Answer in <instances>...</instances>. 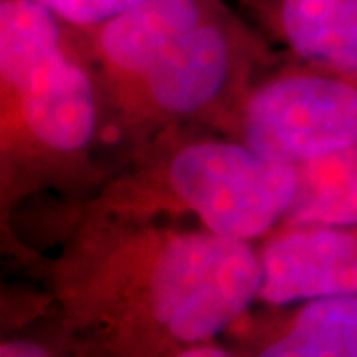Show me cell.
<instances>
[{
	"label": "cell",
	"mask_w": 357,
	"mask_h": 357,
	"mask_svg": "<svg viewBox=\"0 0 357 357\" xmlns=\"http://www.w3.org/2000/svg\"><path fill=\"white\" fill-rule=\"evenodd\" d=\"M298 167L258 155L203 128H171L126 153L76 218L192 217L225 238L258 244L280 227L298 191Z\"/></svg>",
	"instance_id": "cell-3"
},
{
	"label": "cell",
	"mask_w": 357,
	"mask_h": 357,
	"mask_svg": "<svg viewBox=\"0 0 357 357\" xmlns=\"http://www.w3.org/2000/svg\"><path fill=\"white\" fill-rule=\"evenodd\" d=\"M266 2H270V0H241V4H243L244 8H248L252 14L258 13Z\"/></svg>",
	"instance_id": "cell-12"
},
{
	"label": "cell",
	"mask_w": 357,
	"mask_h": 357,
	"mask_svg": "<svg viewBox=\"0 0 357 357\" xmlns=\"http://www.w3.org/2000/svg\"><path fill=\"white\" fill-rule=\"evenodd\" d=\"M258 252L262 306L357 296V227L280 225L258 243Z\"/></svg>",
	"instance_id": "cell-6"
},
{
	"label": "cell",
	"mask_w": 357,
	"mask_h": 357,
	"mask_svg": "<svg viewBox=\"0 0 357 357\" xmlns=\"http://www.w3.org/2000/svg\"><path fill=\"white\" fill-rule=\"evenodd\" d=\"M79 32L93 30L128 13L143 0H32Z\"/></svg>",
	"instance_id": "cell-10"
},
{
	"label": "cell",
	"mask_w": 357,
	"mask_h": 357,
	"mask_svg": "<svg viewBox=\"0 0 357 357\" xmlns=\"http://www.w3.org/2000/svg\"><path fill=\"white\" fill-rule=\"evenodd\" d=\"M252 16L290 62L357 82V0H270Z\"/></svg>",
	"instance_id": "cell-8"
},
{
	"label": "cell",
	"mask_w": 357,
	"mask_h": 357,
	"mask_svg": "<svg viewBox=\"0 0 357 357\" xmlns=\"http://www.w3.org/2000/svg\"><path fill=\"white\" fill-rule=\"evenodd\" d=\"M278 64L280 56L262 30L227 0H203L139 72L105 98L109 141L123 157L171 128L213 129L230 137L248 91Z\"/></svg>",
	"instance_id": "cell-4"
},
{
	"label": "cell",
	"mask_w": 357,
	"mask_h": 357,
	"mask_svg": "<svg viewBox=\"0 0 357 357\" xmlns=\"http://www.w3.org/2000/svg\"><path fill=\"white\" fill-rule=\"evenodd\" d=\"M167 357H238L229 345L220 344V342H206V344L192 345V347H187V349H181V351H175L171 356Z\"/></svg>",
	"instance_id": "cell-11"
},
{
	"label": "cell",
	"mask_w": 357,
	"mask_h": 357,
	"mask_svg": "<svg viewBox=\"0 0 357 357\" xmlns=\"http://www.w3.org/2000/svg\"><path fill=\"white\" fill-rule=\"evenodd\" d=\"M98 74L72 26L32 0H0V211L42 191L86 199L112 173Z\"/></svg>",
	"instance_id": "cell-2"
},
{
	"label": "cell",
	"mask_w": 357,
	"mask_h": 357,
	"mask_svg": "<svg viewBox=\"0 0 357 357\" xmlns=\"http://www.w3.org/2000/svg\"><path fill=\"white\" fill-rule=\"evenodd\" d=\"M232 137L292 167L357 151V82L278 64L248 91Z\"/></svg>",
	"instance_id": "cell-5"
},
{
	"label": "cell",
	"mask_w": 357,
	"mask_h": 357,
	"mask_svg": "<svg viewBox=\"0 0 357 357\" xmlns=\"http://www.w3.org/2000/svg\"><path fill=\"white\" fill-rule=\"evenodd\" d=\"M46 312L86 357L217 342L258 304V244L169 220L82 217L42 264Z\"/></svg>",
	"instance_id": "cell-1"
},
{
	"label": "cell",
	"mask_w": 357,
	"mask_h": 357,
	"mask_svg": "<svg viewBox=\"0 0 357 357\" xmlns=\"http://www.w3.org/2000/svg\"><path fill=\"white\" fill-rule=\"evenodd\" d=\"M256 306L227 333L238 357H357V296Z\"/></svg>",
	"instance_id": "cell-7"
},
{
	"label": "cell",
	"mask_w": 357,
	"mask_h": 357,
	"mask_svg": "<svg viewBox=\"0 0 357 357\" xmlns=\"http://www.w3.org/2000/svg\"><path fill=\"white\" fill-rule=\"evenodd\" d=\"M18 321L0 342V357H86L46 312L44 296L22 307Z\"/></svg>",
	"instance_id": "cell-9"
}]
</instances>
